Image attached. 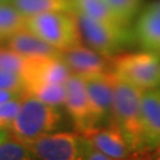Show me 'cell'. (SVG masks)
Returning a JSON list of instances; mask_svg holds the SVG:
<instances>
[{
  "instance_id": "obj_19",
  "label": "cell",
  "mask_w": 160,
  "mask_h": 160,
  "mask_svg": "<svg viewBox=\"0 0 160 160\" xmlns=\"http://www.w3.org/2000/svg\"><path fill=\"white\" fill-rule=\"evenodd\" d=\"M106 2L118 22L123 28H128L140 10L142 0H106Z\"/></svg>"
},
{
  "instance_id": "obj_9",
  "label": "cell",
  "mask_w": 160,
  "mask_h": 160,
  "mask_svg": "<svg viewBox=\"0 0 160 160\" xmlns=\"http://www.w3.org/2000/svg\"><path fill=\"white\" fill-rule=\"evenodd\" d=\"M78 134L90 141L109 159H126L133 151L126 138L114 123L109 127H89L78 132Z\"/></svg>"
},
{
  "instance_id": "obj_20",
  "label": "cell",
  "mask_w": 160,
  "mask_h": 160,
  "mask_svg": "<svg viewBox=\"0 0 160 160\" xmlns=\"http://www.w3.org/2000/svg\"><path fill=\"white\" fill-rule=\"evenodd\" d=\"M28 64V58L10 49L8 46H0V69L10 70L24 75Z\"/></svg>"
},
{
  "instance_id": "obj_14",
  "label": "cell",
  "mask_w": 160,
  "mask_h": 160,
  "mask_svg": "<svg viewBox=\"0 0 160 160\" xmlns=\"http://www.w3.org/2000/svg\"><path fill=\"white\" fill-rule=\"evenodd\" d=\"M6 45L26 58L58 56L61 51L39 38L26 28L6 39Z\"/></svg>"
},
{
  "instance_id": "obj_2",
  "label": "cell",
  "mask_w": 160,
  "mask_h": 160,
  "mask_svg": "<svg viewBox=\"0 0 160 160\" xmlns=\"http://www.w3.org/2000/svg\"><path fill=\"white\" fill-rule=\"evenodd\" d=\"M58 107L44 102L32 94H24L10 131L20 140H32L55 132L61 121Z\"/></svg>"
},
{
  "instance_id": "obj_16",
  "label": "cell",
  "mask_w": 160,
  "mask_h": 160,
  "mask_svg": "<svg viewBox=\"0 0 160 160\" xmlns=\"http://www.w3.org/2000/svg\"><path fill=\"white\" fill-rule=\"evenodd\" d=\"M25 28L26 17L11 2H0V39H7Z\"/></svg>"
},
{
  "instance_id": "obj_25",
  "label": "cell",
  "mask_w": 160,
  "mask_h": 160,
  "mask_svg": "<svg viewBox=\"0 0 160 160\" xmlns=\"http://www.w3.org/2000/svg\"><path fill=\"white\" fill-rule=\"evenodd\" d=\"M151 7H153V8H155V10H158V11H160V0H154V1H152L151 4H148Z\"/></svg>"
},
{
  "instance_id": "obj_18",
  "label": "cell",
  "mask_w": 160,
  "mask_h": 160,
  "mask_svg": "<svg viewBox=\"0 0 160 160\" xmlns=\"http://www.w3.org/2000/svg\"><path fill=\"white\" fill-rule=\"evenodd\" d=\"M29 94H32L36 97L52 106H64L65 101V83H43L32 86L28 89Z\"/></svg>"
},
{
  "instance_id": "obj_8",
  "label": "cell",
  "mask_w": 160,
  "mask_h": 160,
  "mask_svg": "<svg viewBox=\"0 0 160 160\" xmlns=\"http://www.w3.org/2000/svg\"><path fill=\"white\" fill-rule=\"evenodd\" d=\"M71 75V70L59 55L50 57L28 58V64L24 71L28 89L30 87L43 83L64 84Z\"/></svg>"
},
{
  "instance_id": "obj_6",
  "label": "cell",
  "mask_w": 160,
  "mask_h": 160,
  "mask_svg": "<svg viewBox=\"0 0 160 160\" xmlns=\"http://www.w3.org/2000/svg\"><path fill=\"white\" fill-rule=\"evenodd\" d=\"M24 141V140H23ZM24 142L32 152L34 159L42 160H78L80 134L74 133H48Z\"/></svg>"
},
{
  "instance_id": "obj_21",
  "label": "cell",
  "mask_w": 160,
  "mask_h": 160,
  "mask_svg": "<svg viewBox=\"0 0 160 160\" xmlns=\"http://www.w3.org/2000/svg\"><path fill=\"white\" fill-rule=\"evenodd\" d=\"M0 88L20 94L28 92V83L24 75L10 70L0 69Z\"/></svg>"
},
{
  "instance_id": "obj_3",
  "label": "cell",
  "mask_w": 160,
  "mask_h": 160,
  "mask_svg": "<svg viewBox=\"0 0 160 160\" xmlns=\"http://www.w3.org/2000/svg\"><path fill=\"white\" fill-rule=\"evenodd\" d=\"M26 29L58 51L82 43L75 11H53L29 17L26 18Z\"/></svg>"
},
{
  "instance_id": "obj_26",
  "label": "cell",
  "mask_w": 160,
  "mask_h": 160,
  "mask_svg": "<svg viewBox=\"0 0 160 160\" xmlns=\"http://www.w3.org/2000/svg\"><path fill=\"white\" fill-rule=\"evenodd\" d=\"M11 0H0V2H10Z\"/></svg>"
},
{
  "instance_id": "obj_1",
  "label": "cell",
  "mask_w": 160,
  "mask_h": 160,
  "mask_svg": "<svg viewBox=\"0 0 160 160\" xmlns=\"http://www.w3.org/2000/svg\"><path fill=\"white\" fill-rule=\"evenodd\" d=\"M143 92L145 90L115 76L114 100L110 120L121 131L133 151L145 147L141 123Z\"/></svg>"
},
{
  "instance_id": "obj_17",
  "label": "cell",
  "mask_w": 160,
  "mask_h": 160,
  "mask_svg": "<svg viewBox=\"0 0 160 160\" xmlns=\"http://www.w3.org/2000/svg\"><path fill=\"white\" fill-rule=\"evenodd\" d=\"M34 159L26 143L19 138L10 134L0 141V160H31Z\"/></svg>"
},
{
  "instance_id": "obj_7",
  "label": "cell",
  "mask_w": 160,
  "mask_h": 160,
  "mask_svg": "<svg viewBox=\"0 0 160 160\" xmlns=\"http://www.w3.org/2000/svg\"><path fill=\"white\" fill-rule=\"evenodd\" d=\"M64 107L78 132L89 127L97 126L86 83L82 76L72 74L67 80Z\"/></svg>"
},
{
  "instance_id": "obj_23",
  "label": "cell",
  "mask_w": 160,
  "mask_h": 160,
  "mask_svg": "<svg viewBox=\"0 0 160 160\" xmlns=\"http://www.w3.org/2000/svg\"><path fill=\"white\" fill-rule=\"evenodd\" d=\"M80 153L81 159L86 160H110L107 155L96 148L90 141L82 137L80 134Z\"/></svg>"
},
{
  "instance_id": "obj_15",
  "label": "cell",
  "mask_w": 160,
  "mask_h": 160,
  "mask_svg": "<svg viewBox=\"0 0 160 160\" xmlns=\"http://www.w3.org/2000/svg\"><path fill=\"white\" fill-rule=\"evenodd\" d=\"M12 5L29 18L53 11H75V0H11Z\"/></svg>"
},
{
  "instance_id": "obj_4",
  "label": "cell",
  "mask_w": 160,
  "mask_h": 160,
  "mask_svg": "<svg viewBox=\"0 0 160 160\" xmlns=\"http://www.w3.org/2000/svg\"><path fill=\"white\" fill-rule=\"evenodd\" d=\"M109 69L120 80L142 90L160 87V55L148 51L109 58Z\"/></svg>"
},
{
  "instance_id": "obj_24",
  "label": "cell",
  "mask_w": 160,
  "mask_h": 160,
  "mask_svg": "<svg viewBox=\"0 0 160 160\" xmlns=\"http://www.w3.org/2000/svg\"><path fill=\"white\" fill-rule=\"evenodd\" d=\"M23 95L24 94H20V92H12V90L1 89L0 88V104L4 102H7V101H11V100L19 98V97H22Z\"/></svg>"
},
{
  "instance_id": "obj_11",
  "label": "cell",
  "mask_w": 160,
  "mask_h": 160,
  "mask_svg": "<svg viewBox=\"0 0 160 160\" xmlns=\"http://www.w3.org/2000/svg\"><path fill=\"white\" fill-rule=\"evenodd\" d=\"M71 72L82 77L109 71V58L82 43L59 53Z\"/></svg>"
},
{
  "instance_id": "obj_12",
  "label": "cell",
  "mask_w": 160,
  "mask_h": 160,
  "mask_svg": "<svg viewBox=\"0 0 160 160\" xmlns=\"http://www.w3.org/2000/svg\"><path fill=\"white\" fill-rule=\"evenodd\" d=\"M141 123L145 147L158 145L160 141V87L143 92Z\"/></svg>"
},
{
  "instance_id": "obj_10",
  "label": "cell",
  "mask_w": 160,
  "mask_h": 160,
  "mask_svg": "<svg viewBox=\"0 0 160 160\" xmlns=\"http://www.w3.org/2000/svg\"><path fill=\"white\" fill-rule=\"evenodd\" d=\"M92 112L98 123L104 118H112L113 100H114L115 76L109 70L107 72L83 77Z\"/></svg>"
},
{
  "instance_id": "obj_22",
  "label": "cell",
  "mask_w": 160,
  "mask_h": 160,
  "mask_svg": "<svg viewBox=\"0 0 160 160\" xmlns=\"http://www.w3.org/2000/svg\"><path fill=\"white\" fill-rule=\"evenodd\" d=\"M22 97L0 104V128H10L19 110Z\"/></svg>"
},
{
  "instance_id": "obj_5",
  "label": "cell",
  "mask_w": 160,
  "mask_h": 160,
  "mask_svg": "<svg viewBox=\"0 0 160 160\" xmlns=\"http://www.w3.org/2000/svg\"><path fill=\"white\" fill-rule=\"evenodd\" d=\"M75 12L78 19L82 40L104 57L115 56L126 42L127 29L90 18L82 12Z\"/></svg>"
},
{
  "instance_id": "obj_13",
  "label": "cell",
  "mask_w": 160,
  "mask_h": 160,
  "mask_svg": "<svg viewBox=\"0 0 160 160\" xmlns=\"http://www.w3.org/2000/svg\"><path fill=\"white\" fill-rule=\"evenodd\" d=\"M135 38L143 51L160 55V11L147 5L138 17Z\"/></svg>"
}]
</instances>
